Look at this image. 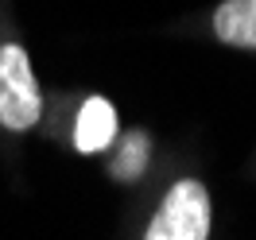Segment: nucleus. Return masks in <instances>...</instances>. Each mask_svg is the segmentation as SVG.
<instances>
[{
    "label": "nucleus",
    "instance_id": "f257e3e1",
    "mask_svg": "<svg viewBox=\"0 0 256 240\" xmlns=\"http://www.w3.org/2000/svg\"><path fill=\"white\" fill-rule=\"evenodd\" d=\"M210 237V194L202 182L182 178L163 198L144 240H206Z\"/></svg>",
    "mask_w": 256,
    "mask_h": 240
},
{
    "label": "nucleus",
    "instance_id": "f03ea898",
    "mask_svg": "<svg viewBox=\"0 0 256 240\" xmlns=\"http://www.w3.org/2000/svg\"><path fill=\"white\" fill-rule=\"evenodd\" d=\"M43 112V97L32 78V62L24 47L8 43L0 47V124L12 132L32 128Z\"/></svg>",
    "mask_w": 256,
    "mask_h": 240
},
{
    "label": "nucleus",
    "instance_id": "7ed1b4c3",
    "mask_svg": "<svg viewBox=\"0 0 256 240\" xmlns=\"http://www.w3.org/2000/svg\"><path fill=\"white\" fill-rule=\"evenodd\" d=\"M116 136V112L105 97H90L78 112V128H74V144L78 151H105L109 140Z\"/></svg>",
    "mask_w": 256,
    "mask_h": 240
},
{
    "label": "nucleus",
    "instance_id": "20e7f679",
    "mask_svg": "<svg viewBox=\"0 0 256 240\" xmlns=\"http://www.w3.org/2000/svg\"><path fill=\"white\" fill-rule=\"evenodd\" d=\"M214 31L229 47L256 50V0H225L214 12Z\"/></svg>",
    "mask_w": 256,
    "mask_h": 240
},
{
    "label": "nucleus",
    "instance_id": "39448f33",
    "mask_svg": "<svg viewBox=\"0 0 256 240\" xmlns=\"http://www.w3.org/2000/svg\"><path fill=\"white\" fill-rule=\"evenodd\" d=\"M144 159H148V140L144 136H132L124 144V155H120V163L112 167L120 178H128V175H140L144 171Z\"/></svg>",
    "mask_w": 256,
    "mask_h": 240
}]
</instances>
